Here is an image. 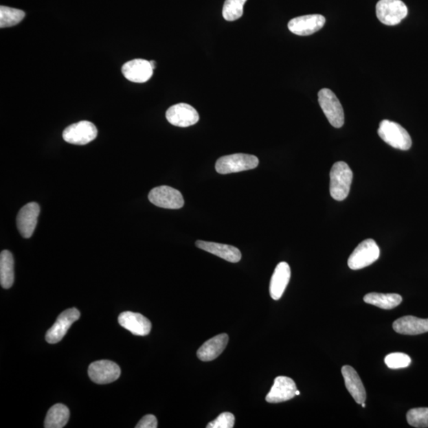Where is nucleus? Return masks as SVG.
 Wrapping results in <instances>:
<instances>
[{"instance_id":"1","label":"nucleus","mask_w":428,"mask_h":428,"mask_svg":"<svg viewBox=\"0 0 428 428\" xmlns=\"http://www.w3.org/2000/svg\"><path fill=\"white\" fill-rule=\"evenodd\" d=\"M353 172L348 164L339 161L333 164L330 172V193L337 201H343L349 194Z\"/></svg>"},{"instance_id":"2","label":"nucleus","mask_w":428,"mask_h":428,"mask_svg":"<svg viewBox=\"0 0 428 428\" xmlns=\"http://www.w3.org/2000/svg\"><path fill=\"white\" fill-rule=\"evenodd\" d=\"M378 133L386 144L394 148L406 151L412 146L409 133L398 123L383 120L380 123Z\"/></svg>"},{"instance_id":"3","label":"nucleus","mask_w":428,"mask_h":428,"mask_svg":"<svg viewBox=\"0 0 428 428\" xmlns=\"http://www.w3.org/2000/svg\"><path fill=\"white\" fill-rule=\"evenodd\" d=\"M258 165L259 159L254 155L236 153L218 159L215 168L219 174H225L247 171L256 168Z\"/></svg>"},{"instance_id":"4","label":"nucleus","mask_w":428,"mask_h":428,"mask_svg":"<svg viewBox=\"0 0 428 428\" xmlns=\"http://www.w3.org/2000/svg\"><path fill=\"white\" fill-rule=\"evenodd\" d=\"M380 249L372 239L365 240L360 243L350 256L348 264L352 270H360L379 260Z\"/></svg>"},{"instance_id":"5","label":"nucleus","mask_w":428,"mask_h":428,"mask_svg":"<svg viewBox=\"0 0 428 428\" xmlns=\"http://www.w3.org/2000/svg\"><path fill=\"white\" fill-rule=\"evenodd\" d=\"M318 102L330 124L335 128H341L344 124V112L341 103L333 91L328 89L319 91Z\"/></svg>"},{"instance_id":"6","label":"nucleus","mask_w":428,"mask_h":428,"mask_svg":"<svg viewBox=\"0 0 428 428\" xmlns=\"http://www.w3.org/2000/svg\"><path fill=\"white\" fill-rule=\"evenodd\" d=\"M376 14L381 23L399 24L408 14V8L401 0H380L376 5Z\"/></svg>"},{"instance_id":"7","label":"nucleus","mask_w":428,"mask_h":428,"mask_svg":"<svg viewBox=\"0 0 428 428\" xmlns=\"http://www.w3.org/2000/svg\"><path fill=\"white\" fill-rule=\"evenodd\" d=\"M98 135L97 128L91 122L81 121L67 127L62 134L66 142L85 146L94 141Z\"/></svg>"},{"instance_id":"8","label":"nucleus","mask_w":428,"mask_h":428,"mask_svg":"<svg viewBox=\"0 0 428 428\" xmlns=\"http://www.w3.org/2000/svg\"><path fill=\"white\" fill-rule=\"evenodd\" d=\"M150 202L164 209L178 210L184 205V199L178 190L168 185L153 188L148 194Z\"/></svg>"},{"instance_id":"9","label":"nucleus","mask_w":428,"mask_h":428,"mask_svg":"<svg viewBox=\"0 0 428 428\" xmlns=\"http://www.w3.org/2000/svg\"><path fill=\"white\" fill-rule=\"evenodd\" d=\"M80 317V313L78 309L76 308L66 309L60 314L54 326L46 333V341L51 344L59 343L65 337L72 324L78 321Z\"/></svg>"},{"instance_id":"10","label":"nucleus","mask_w":428,"mask_h":428,"mask_svg":"<svg viewBox=\"0 0 428 428\" xmlns=\"http://www.w3.org/2000/svg\"><path fill=\"white\" fill-rule=\"evenodd\" d=\"M89 375L91 381L97 384H109L120 379L121 369L112 361H96L89 365Z\"/></svg>"},{"instance_id":"11","label":"nucleus","mask_w":428,"mask_h":428,"mask_svg":"<svg viewBox=\"0 0 428 428\" xmlns=\"http://www.w3.org/2000/svg\"><path fill=\"white\" fill-rule=\"evenodd\" d=\"M166 117L169 123L178 127L192 126L199 120L198 111L187 103H179L170 107Z\"/></svg>"},{"instance_id":"12","label":"nucleus","mask_w":428,"mask_h":428,"mask_svg":"<svg viewBox=\"0 0 428 428\" xmlns=\"http://www.w3.org/2000/svg\"><path fill=\"white\" fill-rule=\"evenodd\" d=\"M326 22V18L322 14L303 15L291 19L288 23V28L296 35L308 36L322 29Z\"/></svg>"},{"instance_id":"13","label":"nucleus","mask_w":428,"mask_h":428,"mask_svg":"<svg viewBox=\"0 0 428 428\" xmlns=\"http://www.w3.org/2000/svg\"><path fill=\"white\" fill-rule=\"evenodd\" d=\"M40 206L36 203H30L20 210L17 216V227L21 236L25 239L30 238L37 226L40 214Z\"/></svg>"},{"instance_id":"14","label":"nucleus","mask_w":428,"mask_h":428,"mask_svg":"<svg viewBox=\"0 0 428 428\" xmlns=\"http://www.w3.org/2000/svg\"><path fill=\"white\" fill-rule=\"evenodd\" d=\"M297 390V385L293 379L280 376L275 379L274 385L267 395L266 401L271 404L282 403L295 398Z\"/></svg>"},{"instance_id":"15","label":"nucleus","mask_w":428,"mask_h":428,"mask_svg":"<svg viewBox=\"0 0 428 428\" xmlns=\"http://www.w3.org/2000/svg\"><path fill=\"white\" fill-rule=\"evenodd\" d=\"M118 322L122 327L138 337L148 336L152 329L150 321L141 313L124 312L118 317Z\"/></svg>"},{"instance_id":"16","label":"nucleus","mask_w":428,"mask_h":428,"mask_svg":"<svg viewBox=\"0 0 428 428\" xmlns=\"http://www.w3.org/2000/svg\"><path fill=\"white\" fill-rule=\"evenodd\" d=\"M122 74L128 80L142 84L150 80L153 69L150 61L135 59L127 62L122 66Z\"/></svg>"},{"instance_id":"17","label":"nucleus","mask_w":428,"mask_h":428,"mask_svg":"<svg viewBox=\"0 0 428 428\" xmlns=\"http://www.w3.org/2000/svg\"><path fill=\"white\" fill-rule=\"evenodd\" d=\"M345 385L352 396L353 399L359 405L365 403L367 399V392H365L362 380H361L357 371L350 365H344L341 370Z\"/></svg>"},{"instance_id":"18","label":"nucleus","mask_w":428,"mask_h":428,"mask_svg":"<svg viewBox=\"0 0 428 428\" xmlns=\"http://www.w3.org/2000/svg\"><path fill=\"white\" fill-rule=\"evenodd\" d=\"M396 333L407 336H416V335L428 333V319H421L414 316L401 317L393 324Z\"/></svg>"},{"instance_id":"19","label":"nucleus","mask_w":428,"mask_h":428,"mask_svg":"<svg viewBox=\"0 0 428 428\" xmlns=\"http://www.w3.org/2000/svg\"><path fill=\"white\" fill-rule=\"evenodd\" d=\"M291 276V267L287 262H282L277 265L270 283V295L274 300H280L282 297L290 282Z\"/></svg>"},{"instance_id":"20","label":"nucleus","mask_w":428,"mask_h":428,"mask_svg":"<svg viewBox=\"0 0 428 428\" xmlns=\"http://www.w3.org/2000/svg\"><path fill=\"white\" fill-rule=\"evenodd\" d=\"M196 246L200 249L210 252L230 262H238L241 260L240 251L234 246L203 240L196 242Z\"/></svg>"},{"instance_id":"21","label":"nucleus","mask_w":428,"mask_h":428,"mask_svg":"<svg viewBox=\"0 0 428 428\" xmlns=\"http://www.w3.org/2000/svg\"><path fill=\"white\" fill-rule=\"evenodd\" d=\"M228 342L229 336L227 334H221L209 339L198 350L199 359L203 362L214 360L224 352Z\"/></svg>"},{"instance_id":"22","label":"nucleus","mask_w":428,"mask_h":428,"mask_svg":"<svg viewBox=\"0 0 428 428\" xmlns=\"http://www.w3.org/2000/svg\"><path fill=\"white\" fill-rule=\"evenodd\" d=\"M363 300L370 305L390 311L400 305L402 297L398 293H370L364 297Z\"/></svg>"},{"instance_id":"23","label":"nucleus","mask_w":428,"mask_h":428,"mask_svg":"<svg viewBox=\"0 0 428 428\" xmlns=\"http://www.w3.org/2000/svg\"><path fill=\"white\" fill-rule=\"evenodd\" d=\"M14 261L12 252L4 250L0 254V283L4 289H9L14 281Z\"/></svg>"},{"instance_id":"24","label":"nucleus","mask_w":428,"mask_h":428,"mask_svg":"<svg viewBox=\"0 0 428 428\" xmlns=\"http://www.w3.org/2000/svg\"><path fill=\"white\" fill-rule=\"evenodd\" d=\"M70 411L68 407L56 404L51 407L45 420V428H62L69 422Z\"/></svg>"},{"instance_id":"25","label":"nucleus","mask_w":428,"mask_h":428,"mask_svg":"<svg viewBox=\"0 0 428 428\" xmlns=\"http://www.w3.org/2000/svg\"><path fill=\"white\" fill-rule=\"evenodd\" d=\"M25 17L23 10L9 7H0V27H14L19 24Z\"/></svg>"},{"instance_id":"26","label":"nucleus","mask_w":428,"mask_h":428,"mask_svg":"<svg viewBox=\"0 0 428 428\" xmlns=\"http://www.w3.org/2000/svg\"><path fill=\"white\" fill-rule=\"evenodd\" d=\"M247 0H225L223 15L229 22H233L241 18L244 13V6Z\"/></svg>"},{"instance_id":"27","label":"nucleus","mask_w":428,"mask_h":428,"mask_svg":"<svg viewBox=\"0 0 428 428\" xmlns=\"http://www.w3.org/2000/svg\"><path fill=\"white\" fill-rule=\"evenodd\" d=\"M407 421L412 427H428V408L412 409L407 414Z\"/></svg>"},{"instance_id":"28","label":"nucleus","mask_w":428,"mask_h":428,"mask_svg":"<svg viewBox=\"0 0 428 428\" xmlns=\"http://www.w3.org/2000/svg\"><path fill=\"white\" fill-rule=\"evenodd\" d=\"M412 359L408 354L404 353H392L386 355L385 363L390 369H403L409 367Z\"/></svg>"},{"instance_id":"29","label":"nucleus","mask_w":428,"mask_h":428,"mask_svg":"<svg viewBox=\"0 0 428 428\" xmlns=\"http://www.w3.org/2000/svg\"><path fill=\"white\" fill-rule=\"evenodd\" d=\"M235 425V416L230 412H223L206 426L207 428H233Z\"/></svg>"},{"instance_id":"30","label":"nucleus","mask_w":428,"mask_h":428,"mask_svg":"<svg viewBox=\"0 0 428 428\" xmlns=\"http://www.w3.org/2000/svg\"><path fill=\"white\" fill-rule=\"evenodd\" d=\"M157 417L153 415H146L139 421L136 425V428H157Z\"/></svg>"},{"instance_id":"31","label":"nucleus","mask_w":428,"mask_h":428,"mask_svg":"<svg viewBox=\"0 0 428 428\" xmlns=\"http://www.w3.org/2000/svg\"><path fill=\"white\" fill-rule=\"evenodd\" d=\"M150 64L152 65V68L153 69V70L156 69V65H157L156 62H155L154 60H151Z\"/></svg>"},{"instance_id":"32","label":"nucleus","mask_w":428,"mask_h":428,"mask_svg":"<svg viewBox=\"0 0 428 428\" xmlns=\"http://www.w3.org/2000/svg\"><path fill=\"white\" fill-rule=\"evenodd\" d=\"M296 395H297V396H298V395H300V392H299L298 390H297V392H296Z\"/></svg>"}]
</instances>
